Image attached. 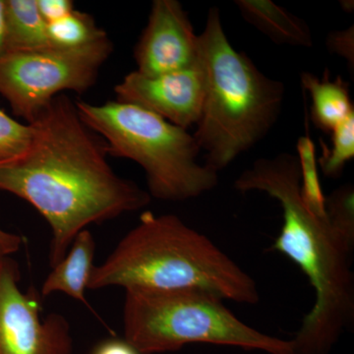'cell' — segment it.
I'll use <instances>...</instances> for the list:
<instances>
[{"instance_id": "d6986e66", "label": "cell", "mask_w": 354, "mask_h": 354, "mask_svg": "<svg viewBox=\"0 0 354 354\" xmlns=\"http://www.w3.org/2000/svg\"><path fill=\"white\" fill-rule=\"evenodd\" d=\"M328 50L348 60V66L354 68V29L353 26L344 31H334L328 36Z\"/></svg>"}, {"instance_id": "ba28073f", "label": "cell", "mask_w": 354, "mask_h": 354, "mask_svg": "<svg viewBox=\"0 0 354 354\" xmlns=\"http://www.w3.org/2000/svg\"><path fill=\"white\" fill-rule=\"evenodd\" d=\"M19 265L0 256V354H72L67 319L51 313L41 319L37 291L20 290Z\"/></svg>"}, {"instance_id": "7c38bea8", "label": "cell", "mask_w": 354, "mask_h": 354, "mask_svg": "<svg viewBox=\"0 0 354 354\" xmlns=\"http://www.w3.org/2000/svg\"><path fill=\"white\" fill-rule=\"evenodd\" d=\"M242 17L277 44L310 48L311 31L301 18L271 0H236Z\"/></svg>"}, {"instance_id": "6da1fadb", "label": "cell", "mask_w": 354, "mask_h": 354, "mask_svg": "<svg viewBox=\"0 0 354 354\" xmlns=\"http://www.w3.org/2000/svg\"><path fill=\"white\" fill-rule=\"evenodd\" d=\"M29 125L25 152L0 165V190L25 200L48 221L51 268L91 223L150 204L149 192L113 171L104 140L81 120L67 95H57Z\"/></svg>"}, {"instance_id": "ac0fdd59", "label": "cell", "mask_w": 354, "mask_h": 354, "mask_svg": "<svg viewBox=\"0 0 354 354\" xmlns=\"http://www.w3.org/2000/svg\"><path fill=\"white\" fill-rule=\"evenodd\" d=\"M31 137L29 124L18 122L0 109V165L22 155Z\"/></svg>"}, {"instance_id": "3957f363", "label": "cell", "mask_w": 354, "mask_h": 354, "mask_svg": "<svg viewBox=\"0 0 354 354\" xmlns=\"http://www.w3.org/2000/svg\"><path fill=\"white\" fill-rule=\"evenodd\" d=\"M196 290L255 305V279L206 235L176 215L144 212L104 263L95 266L88 288Z\"/></svg>"}, {"instance_id": "9a60e30c", "label": "cell", "mask_w": 354, "mask_h": 354, "mask_svg": "<svg viewBox=\"0 0 354 354\" xmlns=\"http://www.w3.org/2000/svg\"><path fill=\"white\" fill-rule=\"evenodd\" d=\"M48 36L50 46L75 48L106 38L108 34L97 25L91 14L74 10L66 17L48 24Z\"/></svg>"}, {"instance_id": "7a4b0ae2", "label": "cell", "mask_w": 354, "mask_h": 354, "mask_svg": "<svg viewBox=\"0 0 354 354\" xmlns=\"http://www.w3.org/2000/svg\"><path fill=\"white\" fill-rule=\"evenodd\" d=\"M234 188L261 191L279 203L283 223L271 250L297 264L315 290L313 307L290 339L292 354H330L354 324L353 186L337 188L326 197V215H314L302 198L297 156L281 153L255 160Z\"/></svg>"}, {"instance_id": "277c9868", "label": "cell", "mask_w": 354, "mask_h": 354, "mask_svg": "<svg viewBox=\"0 0 354 354\" xmlns=\"http://www.w3.org/2000/svg\"><path fill=\"white\" fill-rule=\"evenodd\" d=\"M199 41L206 90L193 136L205 152V165L218 172L272 129L281 113L285 86L234 50L216 7L209 9Z\"/></svg>"}, {"instance_id": "ffe728a7", "label": "cell", "mask_w": 354, "mask_h": 354, "mask_svg": "<svg viewBox=\"0 0 354 354\" xmlns=\"http://www.w3.org/2000/svg\"><path fill=\"white\" fill-rule=\"evenodd\" d=\"M37 6L41 17L48 24L57 22L75 10L71 0H37Z\"/></svg>"}, {"instance_id": "603a6c76", "label": "cell", "mask_w": 354, "mask_h": 354, "mask_svg": "<svg viewBox=\"0 0 354 354\" xmlns=\"http://www.w3.org/2000/svg\"><path fill=\"white\" fill-rule=\"evenodd\" d=\"M6 53V0H0V57Z\"/></svg>"}, {"instance_id": "9c48e42d", "label": "cell", "mask_w": 354, "mask_h": 354, "mask_svg": "<svg viewBox=\"0 0 354 354\" xmlns=\"http://www.w3.org/2000/svg\"><path fill=\"white\" fill-rule=\"evenodd\" d=\"M206 73L201 59L188 67L160 75L130 72L114 87L115 101L134 104L187 130L201 118Z\"/></svg>"}, {"instance_id": "7402d4cb", "label": "cell", "mask_w": 354, "mask_h": 354, "mask_svg": "<svg viewBox=\"0 0 354 354\" xmlns=\"http://www.w3.org/2000/svg\"><path fill=\"white\" fill-rule=\"evenodd\" d=\"M22 242L23 239L20 235L0 228V256H11L17 252L22 245Z\"/></svg>"}, {"instance_id": "8fae6325", "label": "cell", "mask_w": 354, "mask_h": 354, "mask_svg": "<svg viewBox=\"0 0 354 354\" xmlns=\"http://www.w3.org/2000/svg\"><path fill=\"white\" fill-rule=\"evenodd\" d=\"M95 241L92 232L83 230L72 242L66 256L53 267L41 286V297L64 292L79 301H85L91 274L94 269Z\"/></svg>"}, {"instance_id": "52a82bcc", "label": "cell", "mask_w": 354, "mask_h": 354, "mask_svg": "<svg viewBox=\"0 0 354 354\" xmlns=\"http://www.w3.org/2000/svg\"><path fill=\"white\" fill-rule=\"evenodd\" d=\"M113 53L109 37L80 48L8 51L0 57V95L30 124L57 95L90 90Z\"/></svg>"}, {"instance_id": "44dd1931", "label": "cell", "mask_w": 354, "mask_h": 354, "mask_svg": "<svg viewBox=\"0 0 354 354\" xmlns=\"http://www.w3.org/2000/svg\"><path fill=\"white\" fill-rule=\"evenodd\" d=\"M92 354H140L125 339H108L97 344Z\"/></svg>"}, {"instance_id": "30bf717a", "label": "cell", "mask_w": 354, "mask_h": 354, "mask_svg": "<svg viewBox=\"0 0 354 354\" xmlns=\"http://www.w3.org/2000/svg\"><path fill=\"white\" fill-rule=\"evenodd\" d=\"M134 58L136 71L146 76L188 68L199 62V36L180 2L153 0Z\"/></svg>"}, {"instance_id": "e0dca14e", "label": "cell", "mask_w": 354, "mask_h": 354, "mask_svg": "<svg viewBox=\"0 0 354 354\" xmlns=\"http://www.w3.org/2000/svg\"><path fill=\"white\" fill-rule=\"evenodd\" d=\"M323 153L319 165L326 176L337 178L346 162L354 157V113L332 131V148L322 142Z\"/></svg>"}, {"instance_id": "2e32d148", "label": "cell", "mask_w": 354, "mask_h": 354, "mask_svg": "<svg viewBox=\"0 0 354 354\" xmlns=\"http://www.w3.org/2000/svg\"><path fill=\"white\" fill-rule=\"evenodd\" d=\"M297 150L304 204L314 215L324 216L326 215V197L319 178L315 145L308 136H302L298 139Z\"/></svg>"}, {"instance_id": "5b68a950", "label": "cell", "mask_w": 354, "mask_h": 354, "mask_svg": "<svg viewBox=\"0 0 354 354\" xmlns=\"http://www.w3.org/2000/svg\"><path fill=\"white\" fill-rule=\"evenodd\" d=\"M75 104L81 120L104 140L109 156L143 169L151 197L186 201L218 185V172L198 162L201 150L187 130L134 104Z\"/></svg>"}, {"instance_id": "4fadbf2b", "label": "cell", "mask_w": 354, "mask_h": 354, "mask_svg": "<svg viewBox=\"0 0 354 354\" xmlns=\"http://www.w3.org/2000/svg\"><path fill=\"white\" fill-rule=\"evenodd\" d=\"M300 78L302 87L311 97V118L319 129L332 133L354 113L348 84L341 77L330 81L329 71L326 70L322 80L309 72H304Z\"/></svg>"}, {"instance_id": "5bb4252c", "label": "cell", "mask_w": 354, "mask_h": 354, "mask_svg": "<svg viewBox=\"0 0 354 354\" xmlns=\"http://www.w3.org/2000/svg\"><path fill=\"white\" fill-rule=\"evenodd\" d=\"M6 53L50 46L48 23L39 13L37 0H6Z\"/></svg>"}, {"instance_id": "8992f818", "label": "cell", "mask_w": 354, "mask_h": 354, "mask_svg": "<svg viewBox=\"0 0 354 354\" xmlns=\"http://www.w3.org/2000/svg\"><path fill=\"white\" fill-rule=\"evenodd\" d=\"M124 339L140 354L174 353L191 344L292 354L291 342L254 329L221 298L196 290H125Z\"/></svg>"}, {"instance_id": "cb8c5ba5", "label": "cell", "mask_w": 354, "mask_h": 354, "mask_svg": "<svg viewBox=\"0 0 354 354\" xmlns=\"http://www.w3.org/2000/svg\"><path fill=\"white\" fill-rule=\"evenodd\" d=\"M341 6L342 7V9H344V11H346V12L351 13L353 12V1H341Z\"/></svg>"}]
</instances>
